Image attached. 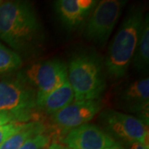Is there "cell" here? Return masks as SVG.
Masks as SVG:
<instances>
[{"instance_id":"1","label":"cell","mask_w":149,"mask_h":149,"mask_svg":"<svg viewBox=\"0 0 149 149\" xmlns=\"http://www.w3.org/2000/svg\"><path fill=\"white\" fill-rule=\"evenodd\" d=\"M0 38L19 56L33 54L40 47L42 28L31 3L8 1L0 4Z\"/></svg>"},{"instance_id":"2","label":"cell","mask_w":149,"mask_h":149,"mask_svg":"<svg viewBox=\"0 0 149 149\" xmlns=\"http://www.w3.org/2000/svg\"><path fill=\"white\" fill-rule=\"evenodd\" d=\"M142 8L132 7L109 48L105 61L107 74L118 80L123 77L132 63L143 23Z\"/></svg>"},{"instance_id":"3","label":"cell","mask_w":149,"mask_h":149,"mask_svg":"<svg viewBox=\"0 0 149 149\" xmlns=\"http://www.w3.org/2000/svg\"><path fill=\"white\" fill-rule=\"evenodd\" d=\"M67 80L74 91V101L99 100L106 86L99 56L84 52L72 57L67 67Z\"/></svg>"},{"instance_id":"4","label":"cell","mask_w":149,"mask_h":149,"mask_svg":"<svg viewBox=\"0 0 149 149\" xmlns=\"http://www.w3.org/2000/svg\"><path fill=\"white\" fill-rule=\"evenodd\" d=\"M37 107L36 91L22 74L0 78V111L13 113L27 122Z\"/></svg>"},{"instance_id":"5","label":"cell","mask_w":149,"mask_h":149,"mask_svg":"<svg viewBox=\"0 0 149 149\" xmlns=\"http://www.w3.org/2000/svg\"><path fill=\"white\" fill-rule=\"evenodd\" d=\"M126 1L103 0L93 9L84 30V36L100 46L104 45L110 37L122 14Z\"/></svg>"},{"instance_id":"6","label":"cell","mask_w":149,"mask_h":149,"mask_svg":"<svg viewBox=\"0 0 149 149\" xmlns=\"http://www.w3.org/2000/svg\"><path fill=\"white\" fill-rule=\"evenodd\" d=\"M22 77L37 93V106L49 93L67 80V65L58 60L39 61L24 70Z\"/></svg>"},{"instance_id":"7","label":"cell","mask_w":149,"mask_h":149,"mask_svg":"<svg viewBox=\"0 0 149 149\" xmlns=\"http://www.w3.org/2000/svg\"><path fill=\"white\" fill-rule=\"evenodd\" d=\"M100 120L109 133L123 141L148 146V125L138 117L106 109L100 113Z\"/></svg>"},{"instance_id":"8","label":"cell","mask_w":149,"mask_h":149,"mask_svg":"<svg viewBox=\"0 0 149 149\" xmlns=\"http://www.w3.org/2000/svg\"><path fill=\"white\" fill-rule=\"evenodd\" d=\"M101 107L99 100L73 101L52 114V122L63 132L68 133L71 129L88 123L100 112Z\"/></svg>"},{"instance_id":"9","label":"cell","mask_w":149,"mask_h":149,"mask_svg":"<svg viewBox=\"0 0 149 149\" xmlns=\"http://www.w3.org/2000/svg\"><path fill=\"white\" fill-rule=\"evenodd\" d=\"M63 143L69 149H105L115 141L97 125L85 123L66 133Z\"/></svg>"},{"instance_id":"10","label":"cell","mask_w":149,"mask_h":149,"mask_svg":"<svg viewBox=\"0 0 149 149\" xmlns=\"http://www.w3.org/2000/svg\"><path fill=\"white\" fill-rule=\"evenodd\" d=\"M118 97L126 109L138 113L139 118L148 125V77L130 83L120 92Z\"/></svg>"},{"instance_id":"11","label":"cell","mask_w":149,"mask_h":149,"mask_svg":"<svg viewBox=\"0 0 149 149\" xmlns=\"http://www.w3.org/2000/svg\"><path fill=\"white\" fill-rule=\"evenodd\" d=\"M97 3L95 0H58L55 2V9L65 27L75 29L86 21Z\"/></svg>"},{"instance_id":"12","label":"cell","mask_w":149,"mask_h":149,"mask_svg":"<svg viewBox=\"0 0 149 149\" xmlns=\"http://www.w3.org/2000/svg\"><path fill=\"white\" fill-rule=\"evenodd\" d=\"M74 101V91L68 80L58 86L40 102L37 107L52 115Z\"/></svg>"},{"instance_id":"13","label":"cell","mask_w":149,"mask_h":149,"mask_svg":"<svg viewBox=\"0 0 149 149\" xmlns=\"http://www.w3.org/2000/svg\"><path fill=\"white\" fill-rule=\"evenodd\" d=\"M46 128L41 122H26L20 129L6 140L0 146V149H19L28 139L37 134L45 133Z\"/></svg>"},{"instance_id":"14","label":"cell","mask_w":149,"mask_h":149,"mask_svg":"<svg viewBox=\"0 0 149 149\" xmlns=\"http://www.w3.org/2000/svg\"><path fill=\"white\" fill-rule=\"evenodd\" d=\"M134 68L139 71H148L149 65V21L145 17L139 42L132 61Z\"/></svg>"},{"instance_id":"15","label":"cell","mask_w":149,"mask_h":149,"mask_svg":"<svg viewBox=\"0 0 149 149\" xmlns=\"http://www.w3.org/2000/svg\"><path fill=\"white\" fill-rule=\"evenodd\" d=\"M22 64L21 57L0 42V74L12 73L19 69Z\"/></svg>"},{"instance_id":"16","label":"cell","mask_w":149,"mask_h":149,"mask_svg":"<svg viewBox=\"0 0 149 149\" xmlns=\"http://www.w3.org/2000/svg\"><path fill=\"white\" fill-rule=\"evenodd\" d=\"M50 138L45 133L37 134L28 139L19 149H47Z\"/></svg>"},{"instance_id":"17","label":"cell","mask_w":149,"mask_h":149,"mask_svg":"<svg viewBox=\"0 0 149 149\" xmlns=\"http://www.w3.org/2000/svg\"><path fill=\"white\" fill-rule=\"evenodd\" d=\"M23 123H24L22 122H12L0 126V146L10 136L20 129Z\"/></svg>"},{"instance_id":"18","label":"cell","mask_w":149,"mask_h":149,"mask_svg":"<svg viewBox=\"0 0 149 149\" xmlns=\"http://www.w3.org/2000/svg\"><path fill=\"white\" fill-rule=\"evenodd\" d=\"M12 122H23L21 118L17 117V115L10 113H7V112H1L0 111V126L4 125L6 123Z\"/></svg>"},{"instance_id":"19","label":"cell","mask_w":149,"mask_h":149,"mask_svg":"<svg viewBox=\"0 0 149 149\" xmlns=\"http://www.w3.org/2000/svg\"><path fill=\"white\" fill-rule=\"evenodd\" d=\"M131 149H148V146H145L143 144L135 143L132 144Z\"/></svg>"},{"instance_id":"20","label":"cell","mask_w":149,"mask_h":149,"mask_svg":"<svg viewBox=\"0 0 149 149\" xmlns=\"http://www.w3.org/2000/svg\"><path fill=\"white\" fill-rule=\"evenodd\" d=\"M105 149H125V148L123 147L122 145H120L119 143H115L114 144H113L112 146H110V147H109V148H107Z\"/></svg>"},{"instance_id":"21","label":"cell","mask_w":149,"mask_h":149,"mask_svg":"<svg viewBox=\"0 0 149 149\" xmlns=\"http://www.w3.org/2000/svg\"><path fill=\"white\" fill-rule=\"evenodd\" d=\"M65 149H69V148H65Z\"/></svg>"}]
</instances>
